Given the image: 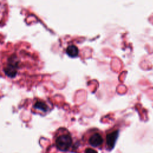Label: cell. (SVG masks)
Returning a JSON list of instances; mask_svg holds the SVG:
<instances>
[{
	"label": "cell",
	"mask_w": 153,
	"mask_h": 153,
	"mask_svg": "<svg viewBox=\"0 0 153 153\" xmlns=\"http://www.w3.org/2000/svg\"><path fill=\"white\" fill-rule=\"evenodd\" d=\"M72 140L69 134H63L59 136L56 140V146L62 151H68L72 145Z\"/></svg>",
	"instance_id": "cell-2"
},
{
	"label": "cell",
	"mask_w": 153,
	"mask_h": 153,
	"mask_svg": "<svg viewBox=\"0 0 153 153\" xmlns=\"http://www.w3.org/2000/svg\"><path fill=\"white\" fill-rule=\"evenodd\" d=\"M66 53L67 54L71 57H75L78 55L79 50L76 46L75 45L71 44L67 47L66 48Z\"/></svg>",
	"instance_id": "cell-6"
},
{
	"label": "cell",
	"mask_w": 153,
	"mask_h": 153,
	"mask_svg": "<svg viewBox=\"0 0 153 153\" xmlns=\"http://www.w3.org/2000/svg\"><path fill=\"white\" fill-rule=\"evenodd\" d=\"M85 153H97V152L91 148H87L85 150Z\"/></svg>",
	"instance_id": "cell-7"
},
{
	"label": "cell",
	"mask_w": 153,
	"mask_h": 153,
	"mask_svg": "<svg viewBox=\"0 0 153 153\" xmlns=\"http://www.w3.org/2000/svg\"><path fill=\"white\" fill-rule=\"evenodd\" d=\"M119 131L118 130L114 131L106 135V143L109 150L114 148L117 138L118 137Z\"/></svg>",
	"instance_id": "cell-3"
},
{
	"label": "cell",
	"mask_w": 153,
	"mask_h": 153,
	"mask_svg": "<svg viewBox=\"0 0 153 153\" xmlns=\"http://www.w3.org/2000/svg\"><path fill=\"white\" fill-rule=\"evenodd\" d=\"M88 142L91 146L94 147H97L103 143V139L100 134H99V133H95L90 137Z\"/></svg>",
	"instance_id": "cell-4"
},
{
	"label": "cell",
	"mask_w": 153,
	"mask_h": 153,
	"mask_svg": "<svg viewBox=\"0 0 153 153\" xmlns=\"http://www.w3.org/2000/svg\"><path fill=\"white\" fill-rule=\"evenodd\" d=\"M19 57L16 54H12L8 58L3 69L5 75L11 78L16 76L19 69Z\"/></svg>",
	"instance_id": "cell-1"
},
{
	"label": "cell",
	"mask_w": 153,
	"mask_h": 153,
	"mask_svg": "<svg viewBox=\"0 0 153 153\" xmlns=\"http://www.w3.org/2000/svg\"><path fill=\"white\" fill-rule=\"evenodd\" d=\"M33 107L35 109L39 110L42 112H46L48 110V105L42 100H37L35 102Z\"/></svg>",
	"instance_id": "cell-5"
}]
</instances>
